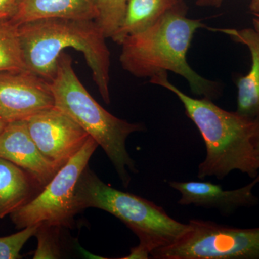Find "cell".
I'll return each mask as SVG.
<instances>
[{"instance_id":"44dd1931","label":"cell","mask_w":259,"mask_h":259,"mask_svg":"<svg viewBox=\"0 0 259 259\" xmlns=\"http://www.w3.org/2000/svg\"><path fill=\"white\" fill-rule=\"evenodd\" d=\"M151 252L144 246L140 244L131 248L128 255L122 259H148L151 258Z\"/></svg>"},{"instance_id":"ffe728a7","label":"cell","mask_w":259,"mask_h":259,"mask_svg":"<svg viewBox=\"0 0 259 259\" xmlns=\"http://www.w3.org/2000/svg\"><path fill=\"white\" fill-rule=\"evenodd\" d=\"M18 0H0V20L11 18Z\"/></svg>"},{"instance_id":"7c38bea8","label":"cell","mask_w":259,"mask_h":259,"mask_svg":"<svg viewBox=\"0 0 259 259\" xmlns=\"http://www.w3.org/2000/svg\"><path fill=\"white\" fill-rule=\"evenodd\" d=\"M207 28L226 34L249 50V72L237 80L236 112L248 118H255L259 116V32L253 28Z\"/></svg>"},{"instance_id":"7402d4cb","label":"cell","mask_w":259,"mask_h":259,"mask_svg":"<svg viewBox=\"0 0 259 259\" xmlns=\"http://www.w3.org/2000/svg\"><path fill=\"white\" fill-rule=\"evenodd\" d=\"M253 121H254V127H253L252 140H253V144L255 151H256L259 156V116L253 119Z\"/></svg>"},{"instance_id":"ba28073f","label":"cell","mask_w":259,"mask_h":259,"mask_svg":"<svg viewBox=\"0 0 259 259\" xmlns=\"http://www.w3.org/2000/svg\"><path fill=\"white\" fill-rule=\"evenodd\" d=\"M26 122L37 148L61 168L79 152L90 137L79 124L56 107L31 116Z\"/></svg>"},{"instance_id":"2e32d148","label":"cell","mask_w":259,"mask_h":259,"mask_svg":"<svg viewBox=\"0 0 259 259\" xmlns=\"http://www.w3.org/2000/svg\"><path fill=\"white\" fill-rule=\"evenodd\" d=\"M19 25L10 18L0 20V71L26 70Z\"/></svg>"},{"instance_id":"9a60e30c","label":"cell","mask_w":259,"mask_h":259,"mask_svg":"<svg viewBox=\"0 0 259 259\" xmlns=\"http://www.w3.org/2000/svg\"><path fill=\"white\" fill-rule=\"evenodd\" d=\"M35 185L39 186L23 168L0 157V218L12 214L32 199Z\"/></svg>"},{"instance_id":"4fadbf2b","label":"cell","mask_w":259,"mask_h":259,"mask_svg":"<svg viewBox=\"0 0 259 259\" xmlns=\"http://www.w3.org/2000/svg\"><path fill=\"white\" fill-rule=\"evenodd\" d=\"M94 0H18L11 19L17 25L47 18L96 20Z\"/></svg>"},{"instance_id":"484cf974","label":"cell","mask_w":259,"mask_h":259,"mask_svg":"<svg viewBox=\"0 0 259 259\" xmlns=\"http://www.w3.org/2000/svg\"><path fill=\"white\" fill-rule=\"evenodd\" d=\"M5 125H6V122H4V121L2 120L1 119H0V135H1L2 132H3Z\"/></svg>"},{"instance_id":"603a6c76","label":"cell","mask_w":259,"mask_h":259,"mask_svg":"<svg viewBox=\"0 0 259 259\" xmlns=\"http://www.w3.org/2000/svg\"><path fill=\"white\" fill-rule=\"evenodd\" d=\"M224 0H195L196 4L201 7L220 8Z\"/></svg>"},{"instance_id":"7a4b0ae2","label":"cell","mask_w":259,"mask_h":259,"mask_svg":"<svg viewBox=\"0 0 259 259\" xmlns=\"http://www.w3.org/2000/svg\"><path fill=\"white\" fill-rule=\"evenodd\" d=\"M202 28L207 27L201 20L187 18L185 7L179 5L149 28L122 40L121 66L138 78L175 73L187 80L192 93L213 101L221 95V84L197 74L187 61L194 33Z\"/></svg>"},{"instance_id":"8fae6325","label":"cell","mask_w":259,"mask_h":259,"mask_svg":"<svg viewBox=\"0 0 259 259\" xmlns=\"http://www.w3.org/2000/svg\"><path fill=\"white\" fill-rule=\"evenodd\" d=\"M0 157L23 168L40 187H45L61 168L37 148L26 120L7 122L0 135Z\"/></svg>"},{"instance_id":"6da1fadb","label":"cell","mask_w":259,"mask_h":259,"mask_svg":"<svg viewBox=\"0 0 259 259\" xmlns=\"http://www.w3.org/2000/svg\"><path fill=\"white\" fill-rule=\"evenodd\" d=\"M150 83L175 94L183 105L186 115L197 127L206 147L197 177L223 180L238 171L253 179L259 174V156L253 144V119L227 111L209 99L194 98L170 82L167 72L150 78Z\"/></svg>"},{"instance_id":"8992f818","label":"cell","mask_w":259,"mask_h":259,"mask_svg":"<svg viewBox=\"0 0 259 259\" xmlns=\"http://www.w3.org/2000/svg\"><path fill=\"white\" fill-rule=\"evenodd\" d=\"M175 244L151 252L155 259H259V227L239 228L192 219Z\"/></svg>"},{"instance_id":"cb8c5ba5","label":"cell","mask_w":259,"mask_h":259,"mask_svg":"<svg viewBox=\"0 0 259 259\" xmlns=\"http://www.w3.org/2000/svg\"><path fill=\"white\" fill-rule=\"evenodd\" d=\"M250 12L254 15H259V0H250Z\"/></svg>"},{"instance_id":"3957f363","label":"cell","mask_w":259,"mask_h":259,"mask_svg":"<svg viewBox=\"0 0 259 259\" xmlns=\"http://www.w3.org/2000/svg\"><path fill=\"white\" fill-rule=\"evenodd\" d=\"M27 69L51 82L59 56L71 48L82 53L104 101L110 103V52L95 20L47 18L19 25Z\"/></svg>"},{"instance_id":"d4e9b609","label":"cell","mask_w":259,"mask_h":259,"mask_svg":"<svg viewBox=\"0 0 259 259\" xmlns=\"http://www.w3.org/2000/svg\"><path fill=\"white\" fill-rule=\"evenodd\" d=\"M254 16L253 19V29L259 32V15H254Z\"/></svg>"},{"instance_id":"5b68a950","label":"cell","mask_w":259,"mask_h":259,"mask_svg":"<svg viewBox=\"0 0 259 259\" xmlns=\"http://www.w3.org/2000/svg\"><path fill=\"white\" fill-rule=\"evenodd\" d=\"M78 212L88 207L106 211L120 220L150 252L175 244L188 231V223L174 219L161 206L106 185L88 166L75 189Z\"/></svg>"},{"instance_id":"e0dca14e","label":"cell","mask_w":259,"mask_h":259,"mask_svg":"<svg viewBox=\"0 0 259 259\" xmlns=\"http://www.w3.org/2000/svg\"><path fill=\"white\" fill-rule=\"evenodd\" d=\"M128 0H94L98 13L96 22L107 38L112 37L125 15Z\"/></svg>"},{"instance_id":"277c9868","label":"cell","mask_w":259,"mask_h":259,"mask_svg":"<svg viewBox=\"0 0 259 259\" xmlns=\"http://www.w3.org/2000/svg\"><path fill=\"white\" fill-rule=\"evenodd\" d=\"M55 107L67 114L101 146L125 187L137 173L136 163L126 148L130 135L144 131V126L115 117L97 103L75 73L72 59L62 53L55 77L50 82Z\"/></svg>"},{"instance_id":"9c48e42d","label":"cell","mask_w":259,"mask_h":259,"mask_svg":"<svg viewBox=\"0 0 259 259\" xmlns=\"http://www.w3.org/2000/svg\"><path fill=\"white\" fill-rule=\"evenodd\" d=\"M55 107L50 82L29 71H0V119L27 120Z\"/></svg>"},{"instance_id":"30bf717a","label":"cell","mask_w":259,"mask_h":259,"mask_svg":"<svg viewBox=\"0 0 259 259\" xmlns=\"http://www.w3.org/2000/svg\"><path fill=\"white\" fill-rule=\"evenodd\" d=\"M168 185L180 192V205H194L206 209H215L223 215H231L238 209L252 207L258 204L259 198L253 192L259 184V174L248 185L232 190L209 182L170 181Z\"/></svg>"},{"instance_id":"52a82bcc","label":"cell","mask_w":259,"mask_h":259,"mask_svg":"<svg viewBox=\"0 0 259 259\" xmlns=\"http://www.w3.org/2000/svg\"><path fill=\"white\" fill-rule=\"evenodd\" d=\"M98 146L90 136L83 148L61 167L40 193L10 214L15 226L19 229L37 224L61 228L71 226L79 212L75 204V189Z\"/></svg>"},{"instance_id":"5bb4252c","label":"cell","mask_w":259,"mask_h":259,"mask_svg":"<svg viewBox=\"0 0 259 259\" xmlns=\"http://www.w3.org/2000/svg\"><path fill=\"white\" fill-rule=\"evenodd\" d=\"M182 0H128L122 23L111 37L120 44L126 37L146 30Z\"/></svg>"},{"instance_id":"ac0fdd59","label":"cell","mask_w":259,"mask_h":259,"mask_svg":"<svg viewBox=\"0 0 259 259\" xmlns=\"http://www.w3.org/2000/svg\"><path fill=\"white\" fill-rule=\"evenodd\" d=\"M61 228L47 224L39 225L35 236L37 238V248L34 259H54L61 256L59 233Z\"/></svg>"},{"instance_id":"d6986e66","label":"cell","mask_w":259,"mask_h":259,"mask_svg":"<svg viewBox=\"0 0 259 259\" xmlns=\"http://www.w3.org/2000/svg\"><path fill=\"white\" fill-rule=\"evenodd\" d=\"M39 225L23 228L11 236L0 238V259L20 258V252L26 242L35 236Z\"/></svg>"}]
</instances>
